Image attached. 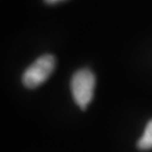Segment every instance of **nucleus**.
Masks as SVG:
<instances>
[{
  "label": "nucleus",
  "mask_w": 152,
  "mask_h": 152,
  "mask_svg": "<svg viewBox=\"0 0 152 152\" xmlns=\"http://www.w3.org/2000/svg\"><path fill=\"white\" fill-rule=\"evenodd\" d=\"M137 147L141 150L152 149V120L148 121L143 134L137 142Z\"/></svg>",
  "instance_id": "nucleus-3"
},
{
  "label": "nucleus",
  "mask_w": 152,
  "mask_h": 152,
  "mask_svg": "<svg viewBox=\"0 0 152 152\" xmlns=\"http://www.w3.org/2000/svg\"><path fill=\"white\" fill-rule=\"evenodd\" d=\"M60 1H63V0H45V2L48 4H56V3H58Z\"/></svg>",
  "instance_id": "nucleus-4"
},
{
  "label": "nucleus",
  "mask_w": 152,
  "mask_h": 152,
  "mask_svg": "<svg viewBox=\"0 0 152 152\" xmlns=\"http://www.w3.org/2000/svg\"><path fill=\"white\" fill-rule=\"evenodd\" d=\"M95 84V75L89 69H80L72 76L71 93L75 103L82 110H85L92 101Z\"/></svg>",
  "instance_id": "nucleus-1"
},
{
  "label": "nucleus",
  "mask_w": 152,
  "mask_h": 152,
  "mask_svg": "<svg viewBox=\"0 0 152 152\" xmlns=\"http://www.w3.org/2000/svg\"><path fill=\"white\" fill-rule=\"evenodd\" d=\"M56 66V58L50 54L39 56L29 66L22 76L23 84L27 88H37L42 85L53 73Z\"/></svg>",
  "instance_id": "nucleus-2"
}]
</instances>
